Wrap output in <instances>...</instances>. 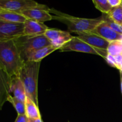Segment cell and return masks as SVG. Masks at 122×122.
Listing matches in <instances>:
<instances>
[{"instance_id": "obj_1", "label": "cell", "mask_w": 122, "mask_h": 122, "mask_svg": "<svg viewBox=\"0 0 122 122\" xmlns=\"http://www.w3.org/2000/svg\"><path fill=\"white\" fill-rule=\"evenodd\" d=\"M23 63L14 38L0 40V67L2 70L12 78L18 77Z\"/></svg>"}, {"instance_id": "obj_2", "label": "cell", "mask_w": 122, "mask_h": 122, "mask_svg": "<svg viewBox=\"0 0 122 122\" xmlns=\"http://www.w3.org/2000/svg\"><path fill=\"white\" fill-rule=\"evenodd\" d=\"M41 62H24L18 76L25 86L26 96L38 106V81Z\"/></svg>"}, {"instance_id": "obj_3", "label": "cell", "mask_w": 122, "mask_h": 122, "mask_svg": "<svg viewBox=\"0 0 122 122\" xmlns=\"http://www.w3.org/2000/svg\"><path fill=\"white\" fill-rule=\"evenodd\" d=\"M50 13L54 14L52 20H56L65 24L70 32H91L102 21V17L97 19H86L71 16L67 14L50 8Z\"/></svg>"}, {"instance_id": "obj_4", "label": "cell", "mask_w": 122, "mask_h": 122, "mask_svg": "<svg viewBox=\"0 0 122 122\" xmlns=\"http://www.w3.org/2000/svg\"><path fill=\"white\" fill-rule=\"evenodd\" d=\"M20 56L24 62L32 52L45 46L51 45V42L44 35H22L14 38Z\"/></svg>"}, {"instance_id": "obj_5", "label": "cell", "mask_w": 122, "mask_h": 122, "mask_svg": "<svg viewBox=\"0 0 122 122\" xmlns=\"http://www.w3.org/2000/svg\"><path fill=\"white\" fill-rule=\"evenodd\" d=\"M59 50L61 51H76V52L92 54L101 56L104 59H106L108 56L107 50L93 47L81 40L77 36H73L71 40L64 44Z\"/></svg>"}, {"instance_id": "obj_6", "label": "cell", "mask_w": 122, "mask_h": 122, "mask_svg": "<svg viewBox=\"0 0 122 122\" xmlns=\"http://www.w3.org/2000/svg\"><path fill=\"white\" fill-rule=\"evenodd\" d=\"M24 23L0 20V40L14 39L23 35Z\"/></svg>"}, {"instance_id": "obj_7", "label": "cell", "mask_w": 122, "mask_h": 122, "mask_svg": "<svg viewBox=\"0 0 122 122\" xmlns=\"http://www.w3.org/2000/svg\"><path fill=\"white\" fill-rule=\"evenodd\" d=\"M40 5L32 0H0V7L2 9L19 14L29 8L39 7Z\"/></svg>"}, {"instance_id": "obj_8", "label": "cell", "mask_w": 122, "mask_h": 122, "mask_svg": "<svg viewBox=\"0 0 122 122\" xmlns=\"http://www.w3.org/2000/svg\"><path fill=\"white\" fill-rule=\"evenodd\" d=\"M50 8L45 5L41 4L39 7L29 8L21 13L26 19L34 20L38 22L44 23L45 21L52 20V15L50 13Z\"/></svg>"}, {"instance_id": "obj_9", "label": "cell", "mask_w": 122, "mask_h": 122, "mask_svg": "<svg viewBox=\"0 0 122 122\" xmlns=\"http://www.w3.org/2000/svg\"><path fill=\"white\" fill-rule=\"evenodd\" d=\"M76 33L77 34V37L93 47L101 50H107L110 43L102 37L92 33L91 32H77Z\"/></svg>"}, {"instance_id": "obj_10", "label": "cell", "mask_w": 122, "mask_h": 122, "mask_svg": "<svg viewBox=\"0 0 122 122\" xmlns=\"http://www.w3.org/2000/svg\"><path fill=\"white\" fill-rule=\"evenodd\" d=\"M12 79L0 67V111L10 95Z\"/></svg>"}, {"instance_id": "obj_11", "label": "cell", "mask_w": 122, "mask_h": 122, "mask_svg": "<svg viewBox=\"0 0 122 122\" xmlns=\"http://www.w3.org/2000/svg\"><path fill=\"white\" fill-rule=\"evenodd\" d=\"M91 32L102 37L110 42L116 41H121L122 39V35L112 29L103 20Z\"/></svg>"}, {"instance_id": "obj_12", "label": "cell", "mask_w": 122, "mask_h": 122, "mask_svg": "<svg viewBox=\"0 0 122 122\" xmlns=\"http://www.w3.org/2000/svg\"><path fill=\"white\" fill-rule=\"evenodd\" d=\"M48 29L49 28L44 23L26 19L24 23L23 35L35 36L44 35Z\"/></svg>"}, {"instance_id": "obj_13", "label": "cell", "mask_w": 122, "mask_h": 122, "mask_svg": "<svg viewBox=\"0 0 122 122\" xmlns=\"http://www.w3.org/2000/svg\"><path fill=\"white\" fill-rule=\"evenodd\" d=\"M11 92L13 93V97L20 101L25 102L27 97L26 90L23 84L19 77H14L12 79Z\"/></svg>"}, {"instance_id": "obj_14", "label": "cell", "mask_w": 122, "mask_h": 122, "mask_svg": "<svg viewBox=\"0 0 122 122\" xmlns=\"http://www.w3.org/2000/svg\"><path fill=\"white\" fill-rule=\"evenodd\" d=\"M56 50L57 49L52 45L43 47L30 54L26 58V61H27L34 62L41 61L43 58L46 57V56L56 51Z\"/></svg>"}, {"instance_id": "obj_15", "label": "cell", "mask_w": 122, "mask_h": 122, "mask_svg": "<svg viewBox=\"0 0 122 122\" xmlns=\"http://www.w3.org/2000/svg\"><path fill=\"white\" fill-rule=\"evenodd\" d=\"M25 110L26 116L29 119H41L38 106L27 97L25 101Z\"/></svg>"}, {"instance_id": "obj_16", "label": "cell", "mask_w": 122, "mask_h": 122, "mask_svg": "<svg viewBox=\"0 0 122 122\" xmlns=\"http://www.w3.org/2000/svg\"><path fill=\"white\" fill-rule=\"evenodd\" d=\"M0 20L9 22L24 23L26 18L21 14L2 10L0 11Z\"/></svg>"}, {"instance_id": "obj_17", "label": "cell", "mask_w": 122, "mask_h": 122, "mask_svg": "<svg viewBox=\"0 0 122 122\" xmlns=\"http://www.w3.org/2000/svg\"><path fill=\"white\" fill-rule=\"evenodd\" d=\"M69 34H70V33L66 31L55 29H48L44 33V35L50 42H52Z\"/></svg>"}, {"instance_id": "obj_18", "label": "cell", "mask_w": 122, "mask_h": 122, "mask_svg": "<svg viewBox=\"0 0 122 122\" xmlns=\"http://www.w3.org/2000/svg\"><path fill=\"white\" fill-rule=\"evenodd\" d=\"M8 101H9L13 105V106L14 107L18 114H19V115L26 114L25 102L20 101L14 97H12L11 95L8 97Z\"/></svg>"}, {"instance_id": "obj_19", "label": "cell", "mask_w": 122, "mask_h": 122, "mask_svg": "<svg viewBox=\"0 0 122 122\" xmlns=\"http://www.w3.org/2000/svg\"><path fill=\"white\" fill-rule=\"evenodd\" d=\"M108 54L112 56H117L122 54V42L116 41L110 43L107 50Z\"/></svg>"}, {"instance_id": "obj_20", "label": "cell", "mask_w": 122, "mask_h": 122, "mask_svg": "<svg viewBox=\"0 0 122 122\" xmlns=\"http://www.w3.org/2000/svg\"><path fill=\"white\" fill-rule=\"evenodd\" d=\"M110 17L120 25H122V3L117 7L112 8L108 14Z\"/></svg>"}, {"instance_id": "obj_21", "label": "cell", "mask_w": 122, "mask_h": 122, "mask_svg": "<svg viewBox=\"0 0 122 122\" xmlns=\"http://www.w3.org/2000/svg\"><path fill=\"white\" fill-rule=\"evenodd\" d=\"M95 8L103 14H108L112 10V7L108 2V0H93Z\"/></svg>"}, {"instance_id": "obj_22", "label": "cell", "mask_w": 122, "mask_h": 122, "mask_svg": "<svg viewBox=\"0 0 122 122\" xmlns=\"http://www.w3.org/2000/svg\"><path fill=\"white\" fill-rule=\"evenodd\" d=\"M102 20L106 23L107 25L110 27L112 29L115 31L117 33L122 35V25H120L113 21L109 17L108 14H103L101 16Z\"/></svg>"}, {"instance_id": "obj_23", "label": "cell", "mask_w": 122, "mask_h": 122, "mask_svg": "<svg viewBox=\"0 0 122 122\" xmlns=\"http://www.w3.org/2000/svg\"><path fill=\"white\" fill-rule=\"evenodd\" d=\"M14 122H29V119L27 117L26 114H23V115L18 114Z\"/></svg>"}, {"instance_id": "obj_24", "label": "cell", "mask_w": 122, "mask_h": 122, "mask_svg": "<svg viewBox=\"0 0 122 122\" xmlns=\"http://www.w3.org/2000/svg\"><path fill=\"white\" fill-rule=\"evenodd\" d=\"M108 2L112 8L117 7L122 3V0H108Z\"/></svg>"}, {"instance_id": "obj_25", "label": "cell", "mask_w": 122, "mask_h": 122, "mask_svg": "<svg viewBox=\"0 0 122 122\" xmlns=\"http://www.w3.org/2000/svg\"><path fill=\"white\" fill-rule=\"evenodd\" d=\"M29 122H43L41 119H29Z\"/></svg>"}, {"instance_id": "obj_26", "label": "cell", "mask_w": 122, "mask_h": 122, "mask_svg": "<svg viewBox=\"0 0 122 122\" xmlns=\"http://www.w3.org/2000/svg\"><path fill=\"white\" fill-rule=\"evenodd\" d=\"M120 88H121V92L122 94V72L120 71Z\"/></svg>"}, {"instance_id": "obj_27", "label": "cell", "mask_w": 122, "mask_h": 122, "mask_svg": "<svg viewBox=\"0 0 122 122\" xmlns=\"http://www.w3.org/2000/svg\"><path fill=\"white\" fill-rule=\"evenodd\" d=\"M2 10H3V9H2V8H1V7H0V11H2Z\"/></svg>"}, {"instance_id": "obj_28", "label": "cell", "mask_w": 122, "mask_h": 122, "mask_svg": "<svg viewBox=\"0 0 122 122\" xmlns=\"http://www.w3.org/2000/svg\"><path fill=\"white\" fill-rule=\"evenodd\" d=\"M121 41H122V40H121Z\"/></svg>"}, {"instance_id": "obj_29", "label": "cell", "mask_w": 122, "mask_h": 122, "mask_svg": "<svg viewBox=\"0 0 122 122\" xmlns=\"http://www.w3.org/2000/svg\"></svg>"}]
</instances>
